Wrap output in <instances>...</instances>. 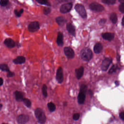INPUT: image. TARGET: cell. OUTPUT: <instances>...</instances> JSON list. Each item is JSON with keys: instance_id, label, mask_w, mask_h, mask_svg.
I'll use <instances>...</instances> for the list:
<instances>
[{"instance_id": "cell-15", "label": "cell", "mask_w": 124, "mask_h": 124, "mask_svg": "<svg viewBox=\"0 0 124 124\" xmlns=\"http://www.w3.org/2000/svg\"><path fill=\"white\" fill-rule=\"evenodd\" d=\"M101 36L103 39L111 42L114 39L115 34L113 33L106 32L102 33Z\"/></svg>"}, {"instance_id": "cell-7", "label": "cell", "mask_w": 124, "mask_h": 124, "mask_svg": "<svg viewBox=\"0 0 124 124\" xmlns=\"http://www.w3.org/2000/svg\"><path fill=\"white\" fill-rule=\"evenodd\" d=\"M30 117L28 115L21 114L18 116L16 119L17 122L19 124H26L29 122Z\"/></svg>"}, {"instance_id": "cell-20", "label": "cell", "mask_w": 124, "mask_h": 124, "mask_svg": "<svg viewBox=\"0 0 124 124\" xmlns=\"http://www.w3.org/2000/svg\"><path fill=\"white\" fill-rule=\"evenodd\" d=\"M86 97L85 94L79 92L78 97V101L79 103L81 104H83L85 101Z\"/></svg>"}, {"instance_id": "cell-14", "label": "cell", "mask_w": 124, "mask_h": 124, "mask_svg": "<svg viewBox=\"0 0 124 124\" xmlns=\"http://www.w3.org/2000/svg\"><path fill=\"white\" fill-rule=\"evenodd\" d=\"M26 61L25 57L22 56H19L14 59L12 62L15 65H22L25 63Z\"/></svg>"}, {"instance_id": "cell-43", "label": "cell", "mask_w": 124, "mask_h": 124, "mask_svg": "<svg viewBox=\"0 0 124 124\" xmlns=\"http://www.w3.org/2000/svg\"><path fill=\"white\" fill-rule=\"evenodd\" d=\"M124 16H123V17L122 19V23H122V26H124Z\"/></svg>"}, {"instance_id": "cell-32", "label": "cell", "mask_w": 124, "mask_h": 124, "mask_svg": "<svg viewBox=\"0 0 124 124\" xmlns=\"http://www.w3.org/2000/svg\"><path fill=\"white\" fill-rule=\"evenodd\" d=\"M119 11L122 12L123 14L124 13V2H123L121 3H120V5H119Z\"/></svg>"}, {"instance_id": "cell-11", "label": "cell", "mask_w": 124, "mask_h": 124, "mask_svg": "<svg viewBox=\"0 0 124 124\" xmlns=\"http://www.w3.org/2000/svg\"><path fill=\"white\" fill-rule=\"evenodd\" d=\"M15 98V100L18 102H22L24 98L25 94L24 92L18 90H16L14 92Z\"/></svg>"}, {"instance_id": "cell-4", "label": "cell", "mask_w": 124, "mask_h": 124, "mask_svg": "<svg viewBox=\"0 0 124 124\" xmlns=\"http://www.w3.org/2000/svg\"><path fill=\"white\" fill-rule=\"evenodd\" d=\"M113 59L110 57H106L102 61L101 65V69L103 71H106L111 64L113 62Z\"/></svg>"}, {"instance_id": "cell-1", "label": "cell", "mask_w": 124, "mask_h": 124, "mask_svg": "<svg viewBox=\"0 0 124 124\" xmlns=\"http://www.w3.org/2000/svg\"><path fill=\"white\" fill-rule=\"evenodd\" d=\"M34 115L38 122L40 124H44L46 121V117L43 110L39 107L37 108L34 111Z\"/></svg>"}, {"instance_id": "cell-28", "label": "cell", "mask_w": 124, "mask_h": 124, "mask_svg": "<svg viewBox=\"0 0 124 124\" xmlns=\"http://www.w3.org/2000/svg\"><path fill=\"white\" fill-rule=\"evenodd\" d=\"M101 2L107 5H113L116 3V0H102Z\"/></svg>"}, {"instance_id": "cell-25", "label": "cell", "mask_w": 124, "mask_h": 124, "mask_svg": "<svg viewBox=\"0 0 124 124\" xmlns=\"http://www.w3.org/2000/svg\"><path fill=\"white\" fill-rule=\"evenodd\" d=\"M47 107L51 113H53L56 110V106L53 102H49L47 104Z\"/></svg>"}, {"instance_id": "cell-39", "label": "cell", "mask_w": 124, "mask_h": 124, "mask_svg": "<svg viewBox=\"0 0 124 124\" xmlns=\"http://www.w3.org/2000/svg\"><path fill=\"white\" fill-rule=\"evenodd\" d=\"M16 46H17L18 48H19L21 47V43H19V42H16Z\"/></svg>"}, {"instance_id": "cell-21", "label": "cell", "mask_w": 124, "mask_h": 124, "mask_svg": "<svg viewBox=\"0 0 124 124\" xmlns=\"http://www.w3.org/2000/svg\"><path fill=\"white\" fill-rule=\"evenodd\" d=\"M110 19L113 24H116L118 22V17L117 14L115 12L111 13L110 16Z\"/></svg>"}, {"instance_id": "cell-16", "label": "cell", "mask_w": 124, "mask_h": 124, "mask_svg": "<svg viewBox=\"0 0 124 124\" xmlns=\"http://www.w3.org/2000/svg\"><path fill=\"white\" fill-rule=\"evenodd\" d=\"M64 36L63 34L61 32H59L58 33L57 38H56V43L58 46L62 47L64 44L63 42Z\"/></svg>"}, {"instance_id": "cell-31", "label": "cell", "mask_w": 124, "mask_h": 124, "mask_svg": "<svg viewBox=\"0 0 124 124\" xmlns=\"http://www.w3.org/2000/svg\"><path fill=\"white\" fill-rule=\"evenodd\" d=\"M51 12V9L49 7H45L43 9V13L45 15H47Z\"/></svg>"}, {"instance_id": "cell-45", "label": "cell", "mask_w": 124, "mask_h": 124, "mask_svg": "<svg viewBox=\"0 0 124 124\" xmlns=\"http://www.w3.org/2000/svg\"><path fill=\"white\" fill-rule=\"evenodd\" d=\"M3 106V105L2 104H0V111L1 110V109L2 108Z\"/></svg>"}, {"instance_id": "cell-40", "label": "cell", "mask_w": 124, "mask_h": 124, "mask_svg": "<svg viewBox=\"0 0 124 124\" xmlns=\"http://www.w3.org/2000/svg\"><path fill=\"white\" fill-rule=\"evenodd\" d=\"M117 59L118 62H120V56L118 53L117 54Z\"/></svg>"}, {"instance_id": "cell-9", "label": "cell", "mask_w": 124, "mask_h": 124, "mask_svg": "<svg viewBox=\"0 0 124 124\" xmlns=\"http://www.w3.org/2000/svg\"><path fill=\"white\" fill-rule=\"evenodd\" d=\"M64 52L68 59H73L75 56V52L70 47H65L64 48Z\"/></svg>"}, {"instance_id": "cell-35", "label": "cell", "mask_w": 124, "mask_h": 124, "mask_svg": "<svg viewBox=\"0 0 124 124\" xmlns=\"http://www.w3.org/2000/svg\"><path fill=\"white\" fill-rule=\"evenodd\" d=\"M14 13L15 14V15L16 17H18V18L21 17L22 14L20 13L19 11H18V10L15 9L14 10Z\"/></svg>"}, {"instance_id": "cell-48", "label": "cell", "mask_w": 124, "mask_h": 124, "mask_svg": "<svg viewBox=\"0 0 124 124\" xmlns=\"http://www.w3.org/2000/svg\"><path fill=\"white\" fill-rule=\"evenodd\" d=\"M0 102H1V99H0Z\"/></svg>"}, {"instance_id": "cell-44", "label": "cell", "mask_w": 124, "mask_h": 124, "mask_svg": "<svg viewBox=\"0 0 124 124\" xmlns=\"http://www.w3.org/2000/svg\"><path fill=\"white\" fill-rule=\"evenodd\" d=\"M19 12L20 13H21V14H22L24 12V9H21L20 10H19Z\"/></svg>"}, {"instance_id": "cell-47", "label": "cell", "mask_w": 124, "mask_h": 124, "mask_svg": "<svg viewBox=\"0 0 124 124\" xmlns=\"http://www.w3.org/2000/svg\"><path fill=\"white\" fill-rule=\"evenodd\" d=\"M2 124H9V123H6L3 122Z\"/></svg>"}, {"instance_id": "cell-13", "label": "cell", "mask_w": 124, "mask_h": 124, "mask_svg": "<svg viewBox=\"0 0 124 124\" xmlns=\"http://www.w3.org/2000/svg\"><path fill=\"white\" fill-rule=\"evenodd\" d=\"M66 29L68 32L72 36L75 37L76 35V29L75 26L71 23H68L66 25Z\"/></svg>"}, {"instance_id": "cell-10", "label": "cell", "mask_w": 124, "mask_h": 124, "mask_svg": "<svg viewBox=\"0 0 124 124\" xmlns=\"http://www.w3.org/2000/svg\"><path fill=\"white\" fill-rule=\"evenodd\" d=\"M56 79L59 83H62L63 81V70L61 67H59L56 70Z\"/></svg>"}, {"instance_id": "cell-17", "label": "cell", "mask_w": 124, "mask_h": 124, "mask_svg": "<svg viewBox=\"0 0 124 124\" xmlns=\"http://www.w3.org/2000/svg\"><path fill=\"white\" fill-rule=\"evenodd\" d=\"M84 68L83 66L80 67L79 68L75 70V74L77 79L79 80L83 76L84 74Z\"/></svg>"}, {"instance_id": "cell-12", "label": "cell", "mask_w": 124, "mask_h": 124, "mask_svg": "<svg viewBox=\"0 0 124 124\" xmlns=\"http://www.w3.org/2000/svg\"><path fill=\"white\" fill-rule=\"evenodd\" d=\"M3 44L9 49H12L16 46V42L11 38H6L4 41Z\"/></svg>"}, {"instance_id": "cell-6", "label": "cell", "mask_w": 124, "mask_h": 124, "mask_svg": "<svg viewBox=\"0 0 124 124\" xmlns=\"http://www.w3.org/2000/svg\"><path fill=\"white\" fill-rule=\"evenodd\" d=\"M40 28L39 23L37 21L30 22L28 26V30L30 32L34 33L38 31Z\"/></svg>"}, {"instance_id": "cell-29", "label": "cell", "mask_w": 124, "mask_h": 124, "mask_svg": "<svg viewBox=\"0 0 124 124\" xmlns=\"http://www.w3.org/2000/svg\"><path fill=\"white\" fill-rule=\"evenodd\" d=\"M87 87L86 85L82 84L80 86V92L84 93L86 94L87 92Z\"/></svg>"}, {"instance_id": "cell-22", "label": "cell", "mask_w": 124, "mask_h": 124, "mask_svg": "<svg viewBox=\"0 0 124 124\" xmlns=\"http://www.w3.org/2000/svg\"><path fill=\"white\" fill-rule=\"evenodd\" d=\"M119 69L117 64H114L112 65L110 69L108 71V74H112L113 73L116 72Z\"/></svg>"}, {"instance_id": "cell-42", "label": "cell", "mask_w": 124, "mask_h": 124, "mask_svg": "<svg viewBox=\"0 0 124 124\" xmlns=\"http://www.w3.org/2000/svg\"><path fill=\"white\" fill-rule=\"evenodd\" d=\"M88 93H89V95H90L91 97L93 95V92H92V91L91 90H88Z\"/></svg>"}, {"instance_id": "cell-38", "label": "cell", "mask_w": 124, "mask_h": 124, "mask_svg": "<svg viewBox=\"0 0 124 124\" xmlns=\"http://www.w3.org/2000/svg\"><path fill=\"white\" fill-rule=\"evenodd\" d=\"M4 83V80L2 77H0V87L2 86Z\"/></svg>"}, {"instance_id": "cell-46", "label": "cell", "mask_w": 124, "mask_h": 124, "mask_svg": "<svg viewBox=\"0 0 124 124\" xmlns=\"http://www.w3.org/2000/svg\"><path fill=\"white\" fill-rule=\"evenodd\" d=\"M64 106H66L67 104V102H65V103H64Z\"/></svg>"}, {"instance_id": "cell-41", "label": "cell", "mask_w": 124, "mask_h": 124, "mask_svg": "<svg viewBox=\"0 0 124 124\" xmlns=\"http://www.w3.org/2000/svg\"><path fill=\"white\" fill-rule=\"evenodd\" d=\"M115 83L116 86H117V87L119 85V81H115Z\"/></svg>"}, {"instance_id": "cell-34", "label": "cell", "mask_w": 124, "mask_h": 124, "mask_svg": "<svg viewBox=\"0 0 124 124\" xmlns=\"http://www.w3.org/2000/svg\"><path fill=\"white\" fill-rule=\"evenodd\" d=\"M107 19L106 18H102L100 19L98 22V24L100 26H102L106 22Z\"/></svg>"}, {"instance_id": "cell-23", "label": "cell", "mask_w": 124, "mask_h": 124, "mask_svg": "<svg viewBox=\"0 0 124 124\" xmlns=\"http://www.w3.org/2000/svg\"><path fill=\"white\" fill-rule=\"evenodd\" d=\"M0 70L3 72H8L10 71L9 67L7 64L5 63L0 64Z\"/></svg>"}, {"instance_id": "cell-26", "label": "cell", "mask_w": 124, "mask_h": 124, "mask_svg": "<svg viewBox=\"0 0 124 124\" xmlns=\"http://www.w3.org/2000/svg\"><path fill=\"white\" fill-rule=\"evenodd\" d=\"M35 1L40 5H46L49 7H50L51 6L50 3L47 0H36Z\"/></svg>"}, {"instance_id": "cell-37", "label": "cell", "mask_w": 124, "mask_h": 124, "mask_svg": "<svg viewBox=\"0 0 124 124\" xmlns=\"http://www.w3.org/2000/svg\"><path fill=\"white\" fill-rule=\"evenodd\" d=\"M119 117L120 118L121 120L124 121V112H122V113H120L119 115Z\"/></svg>"}, {"instance_id": "cell-8", "label": "cell", "mask_w": 124, "mask_h": 124, "mask_svg": "<svg viewBox=\"0 0 124 124\" xmlns=\"http://www.w3.org/2000/svg\"><path fill=\"white\" fill-rule=\"evenodd\" d=\"M73 3H67L62 5L60 8V12L62 14H66L69 12L72 9Z\"/></svg>"}, {"instance_id": "cell-18", "label": "cell", "mask_w": 124, "mask_h": 124, "mask_svg": "<svg viewBox=\"0 0 124 124\" xmlns=\"http://www.w3.org/2000/svg\"><path fill=\"white\" fill-rule=\"evenodd\" d=\"M56 22L58 25L63 26L66 23L67 20L63 16H59L55 19Z\"/></svg>"}, {"instance_id": "cell-30", "label": "cell", "mask_w": 124, "mask_h": 124, "mask_svg": "<svg viewBox=\"0 0 124 124\" xmlns=\"http://www.w3.org/2000/svg\"><path fill=\"white\" fill-rule=\"evenodd\" d=\"M9 3V1L8 0H0V5L2 7H5L7 6Z\"/></svg>"}, {"instance_id": "cell-5", "label": "cell", "mask_w": 124, "mask_h": 124, "mask_svg": "<svg viewBox=\"0 0 124 124\" xmlns=\"http://www.w3.org/2000/svg\"><path fill=\"white\" fill-rule=\"evenodd\" d=\"M90 9L94 12H101L104 10V8L103 5L96 2L92 3L89 5Z\"/></svg>"}, {"instance_id": "cell-33", "label": "cell", "mask_w": 124, "mask_h": 124, "mask_svg": "<svg viewBox=\"0 0 124 124\" xmlns=\"http://www.w3.org/2000/svg\"><path fill=\"white\" fill-rule=\"evenodd\" d=\"M15 75V74L14 72L11 71H10L7 73L6 76L7 78H11V77H14Z\"/></svg>"}, {"instance_id": "cell-2", "label": "cell", "mask_w": 124, "mask_h": 124, "mask_svg": "<svg viewBox=\"0 0 124 124\" xmlns=\"http://www.w3.org/2000/svg\"><path fill=\"white\" fill-rule=\"evenodd\" d=\"M93 54L90 49L87 47L81 49L80 52V56L83 61L89 62L93 57Z\"/></svg>"}, {"instance_id": "cell-24", "label": "cell", "mask_w": 124, "mask_h": 124, "mask_svg": "<svg viewBox=\"0 0 124 124\" xmlns=\"http://www.w3.org/2000/svg\"><path fill=\"white\" fill-rule=\"evenodd\" d=\"M22 102L26 106L27 108H30L32 105V103L31 101L28 98L24 97L22 101Z\"/></svg>"}, {"instance_id": "cell-27", "label": "cell", "mask_w": 124, "mask_h": 124, "mask_svg": "<svg viewBox=\"0 0 124 124\" xmlns=\"http://www.w3.org/2000/svg\"><path fill=\"white\" fill-rule=\"evenodd\" d=\"M42 94L45 97H47L48 96V93H47V87L46 84H43L42 86Z\"/></svg>"}, {"instance_id": "cell-3", "label": "cell", "mask_w": 124, "mask_h": 124, "mask_svg": "<svg viewBox=\"0 0 124 124\" xmlns=\"http://www.w3.org/2000/svg\"><path fill=\"white\" fill-rule=\"evenodd\" d=\"M74 9L76 12L82 18H87V13L85 6L82 4L77 3L75 5Z\"/></svg>"}, {"instance_id": "cell-19", "label": "cell", "mask_w": 124, "mask_h": 124, "mask_svg": "<svg viewBox=\"0 0 124 124\" xmlns=\"http://www.w3.org/2000/svg\"><path fill=\"white\" fill-rule=\"evenodd\" d=\"M103 46L102 44L100 42H97L95 44L94 47V51L95 53L99 54L102 51Z\"/></svg>"}, {"instance_id": "cell-36", "label": "cell", "mask_w": 124, "mask_h": 124, "mask_svg": "<svg viewBox=\"0 0 124 124\" xmlns=\"http://www.w3.org/2000/svg\"><path fill=\"white\" fill-rule=\"evenodd\" d=\"M80 114L79 113H75L74 114L73 116V118L74 120H77L79 119Z\"/></svg>"}]
</instances>
